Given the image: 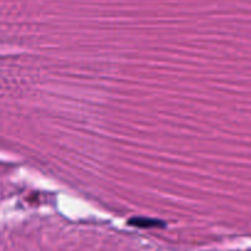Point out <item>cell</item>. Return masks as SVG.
<instances>
[{
	"label": "cell",
	"mask_w": 251,
	"mask_h": 251,
	"mask_svg": "<svg viewBox=\"0 0 251 251\" xmlns=\"http://www.w3.org/2000/svg\"><path fill=\"white\" fill-rule=\"evenodd\" d=\"M130 226L139 228H156V227H164L163 222H159L157 220H151V218H132L129 221Z\"/></svg>",
	"instance_id": "cell-1"
}]
</instances>
